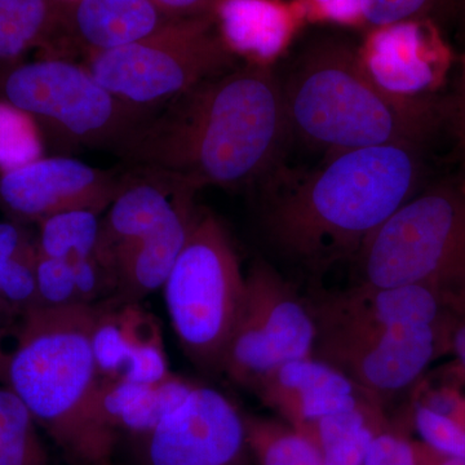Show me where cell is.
<instances>
[{
  "mask_svg": "<svg viewBox=\"0 0 465 465\" xmlns=\"http://www.w3.org/2000/svg\"><path fill=\"white\" fill-rule=\"evenodd\" d=\"M197 382L171 374L157 384L118 379L103 381L97 390L96 410L103 424L118 436H142L154 430L177 409Z\"/></svg>",
  "mask_w": 465,
  "mask_h": 465,
  "instance_id": "ffe728a7",
  "label": "cell"
},
{
  "mask_svg": "<svg viewBox=\"0 0 465 465\" xmlns=\"http://www.w3.org/2000/svg\"><path fill=\"white\" fill-rule=\"evenodd\" d=\"M290 134L282 79L272 66L249 63L174 97L115 155L131 171L197 194L265 182L280 168Z\"/></svg>",
  "mask_w": 465,
  "mask_h": 465,
  "instance_id": "6da1fadb",
  "label": "cell"
},
{
  "mask_svg": "<svg viewBox=\"0 0 465 465\" xmlns=\"http://www.w3.org/2000/svg\"><path fill=\"white\" fill-rule=\"evenodd\" d=\"M38 246L33 244L25 232L11 223H0V260H18L35 264Z\"/></svg>",
  "mask_w": 465,
  "mask_h": 465,
  "instance_id": "836d02e7",
  "label": "cell"
},
{
  "mask_svg": "<svg viewBox=\"0 0 465 465\" xmlns=\"http://www.w3.org/2000/svg\"><path fill=\"white\" fill-rule=\"evenodd\" d=\"M92 465H113V461H112V459H109V460L100 461V463L92 464Z\"/></svg>",
  "mask_w": 465,
  "mask_h": 465,
  "instance_id": "ab89813d",
  "label": "cell"
},
{
  "mask_svg": "<svg viewBox=\"0 0 465 465\" xmlns=\"http://www.w3.org/2000/svg\"><path fill=\"white\" fill-rule=\"evenodd\" d=\"M38 427L25 403L0 387V465H56Z\"/></svg>",
  "mask_w": 465,
  "mask_h": 465,
  "instance_id": "d4e9b609",
  "label": "cell"
},
{
  "mask_svg": "<svg viewBox=\"0 0 465 465\" xmlns=\"http://www.w3.org/2000/svg\"><path fill=\"white\" fill-rule=\"evenodd\" d=\"M58 25L85 56L148 38L179 20L153 0H57Z\"/></svg>",
  "mask_w": 465,
  "mask_h": 465,
  "instance_id": "2e32d148",
  "label": "cell"
},
{
  "mask_svg": "<svg viewBox=\"0 0 465 465\" xmlns=\"http://www.w3.org/2000/svg\"><path fill=\"white\" fill-rule=\"evenodd\" d=\"M363 465H419L415 442L391 425L376 434Z\"/></svg>",
  "mask_w": 465,
  "mask_h": 465,
  "instance_id": "1f68e13d",
  "label": "cell"
},
{
  "mask_svg": "<svg viewBox=\"0 0 465 465\" xmlns=\"http://www.w3.org/2000/svg\"><path fill=\"white\" fill-rule=\"evenodd\" d=\"M460 458H464V459H465V440H464L463 454H461V457H460Z\"/></svg>",
  "mask_w": 465,
  "mask_h": 465,
  "instance_id": "60d3db41",
  "label": "cell"
},
{
  "mask_svg": "<svg viewBox=\"0 0 465 465\" xmlns=\"http://www.w3.org/2000/svg\"><path fill=\"white\" fill-rule=\"evenodd\" d=\"M215 15L179 18L133 45L100 52L84 65L118 99L159 110L208 78L237 66Z\"/></svg>",
  "mask_w": 465,
  "mask_h": 465,
  "instance_id": "52a82bcc",
  "label": "cell"
},
{
  "mask_svg": "<svg viewBox=\"0 0 465 465\" xmlns=\"http://www.w3.org/2000/svg\"><path fill=\"white\" fill-rule=\"evenodd\" d=\"M308 298L317 326L314 357L400 327L450 317L449 296L418 284L378 289L354 283L338 292L317 290Z\"/></svg>",
  "mask_w": 465,
  "mask_h": 465,
  "instance_id": "8fae6325",
  "label": "cell"
},
{
  "mask_svg": "<svg viewBox=\"0 0 465 465\" xmlns=\"http://www.w3.org/2000/svg\"><path fill=\"white\" fill-rule=\"evenodd\" d=\"M130 440L137 465H255L243 411L207 385L195 384L154 430Z\"/></svg>",
  "mask_w": 465,
  "mask_h": 465,
  "instance_id": "30bf717a",
  "label": "cell"
},
{
  "mask_svg": "<svg viewBox=\"0 0 465 465\" xmlns=\"http://www.w3.org/2000/svg\"><path fill=\"white\" fill-rule=\"evenodd\" d=\"M243 415L255 465H323L317 446L281 419Z\"/></svg>",
  "mask_w": 465,
  "mask_h": 465,
  "instance_id": "7402d4cb",
  "label": "cell"
},
{
  "mask_svg": "<svg viewBox=\"0 0 465 465\" xmlns=\"http://www.w3.org/2000/svg\"><path fill=\"white\" fill-rule=\"evenodd\" d=\"M391 425L382 407L367 405L324 416L302 434L320 450L323 465H363L376 434Z\"/></svg>",
  "mask_w": 465,
  "mask_h": 465,
  "instance_id": "44dd1931",
  "label": "cell"
},
{
  "mask_svg": "<svg viewBox=\"0 0 465 465\" xmlns=\"http://www.w3.org/2000/svg\"><path fill=\"white\" fill-rule=\"evenodd\" d=\"M3 92L11 105L51 131L67 148L106 149L115 153L157 110L118 99L87 67L47 58L8 73Z\"/></svg>",
  "mask_w": 465,
  "mask_h": 465,
  "instance_id": "ba28073f",
  "label": "cell"
},
{
  "mask_svg": "<svg viewBox=\"0 0 465 465\" xmlns=\"http://www.w3.org/2000/svg\"><path fill=\"white\" fill-rule=\"evenodd\" d=\"M443 114L457 157L459 173L465 177V50L454 88L443 97Z\"/></svg>",
  "mask_w": 465,
  "mask_h": 465,
  "instance_id": "4dcf8cb0",
  "label": "cell"
},
{
  "mask_svg": "<svg viewBox=\"0 0 465 465\" xmlns=\"http://www.w3.org/2000/svg\"><path fill=\"white\" fill-rule=\"evenodd\" d=\"M23 313L17 311L16 308L9 305L8 302H3L0 299V344L12 331H17L18 324H20ZM5 353H3L0 348V366L5 361Z\"/></svg>",
  "mask_w": 465,
  "mask_h": 465,
  "instance_id": "8d00e7d4",
  "label": "cell"
},
{
  "mask_svg": "<svg viewBox=\"0 0 465 465\" xmlns=\"http://www.w3.org/2000/svg\"><path fill=\"white\" fill-rule=\"evenodd\" d=\"M183 192L188 191L174 188L154 174L127 171L124 186L101 220L97 243L96 258L112 278L116 258L154 231L170 215Z\"/></svg>",
  "mask_w": 465,
  "mask_h": 465,
  "instance_id": "d6986e66",
  "label": "cell"
},
{
  "mask_svg": "<svg viewBox=\"0 0 465 465\" xmlns=\"http://www.w3.org/2000/svg\"><path fill=\"white\" fill-rule=\"evenodd\" d=\"M304 16L339 25L362 26V0H298Z\"/></svg>",
  "mask_w": 465,
  "mask_h": 465,
  "instance_id": "d6a6232c",
  "label": "cell"
},
{
  "mask_svg": "<svg viewBox=\"0 0 465 465\" xmlns=\"http://www.w3.org/2000/svg\"><path fill=\"white\" fill-rule=\"evenodd\" d=\"M451 314L440 322L400 327L317 357L344 372L381 407L411 387L450 351Z\"/></svg>",
  "mask_w": 465,
  "mask_h": 465,
  "instance_id": "7c38bea8",
  "label": "cell"
},
{
  "mask_svg": "<svg viewBox=\"0 0 465 465\" xmlns=\"http://www.w3.org/2000/svg\"><path fill=\"white\" fill-rule=\"evenodd\" d=\"M391 143L330 155L307 173L265 180L260 224L272 249L314 278L354 260L428 182V146Z\"/></svg>",
  "mask_w": 465,
  "mask_h": 465,
  "instance_id": "7a4b0ae2",
  "label": "cell"
},
{
  "mask_svg": "<svg viewBox=\"0 0 465 465\" xmlns=\"http://www.w3.org/2000/svg\"><path fill=\"white\" fill-rule=\"evenodd\" d=\"M414 425L424 445L440 454L461 457L465 440V424L432 407L419 403L414 410Z\"/></svg>",
  "mask_w": 465,
  "mask_h": 465,
  "instance_id": "f1b7e54d",
  "label": "cell"
},
{
  "mask_svg": "<svg viewBox=\"0 0 465 465\" xmlns=\"http://www.w3.org/2000/svg\"><path fill=\"white\" fill-rule=\"evenodd\" d=\"M451 326L450 351H454L465 371V292L449 299Z\"/></svg>",
  "mask_w": 465,
  "mask_h": 465,
  "instance_id": "e575fe53",
  "label": "cell"
},
{
  "mask_svg": "<svg viewBox=\"0 0 465 465\" xmlns=\"http://www.w3.org/2000/svg\"><path fill=\"white\" fill-rule=\"evenodd\" d=\"M419 465H465V459L455 455L440 454L423 442H415Z\"/></svg>",
  "mask_w": 465,
  "mask_h": 465,
  "instance_id": "74e56055",
  "label": "cell"
},
{
  "mask_svg": "<svg viewBox=\"0 0 465 465\" xmlns=\"http://www.w3.org/2000/svg\"><path fill=\"white\" fill-rule=\"evenodd\" d=\"M35 121L23 110L0 101V170L3 173L42 158Z\"/></svg>",
  "mask_w": 465,
  "mask_h": 465,
  "instance_id": "484cf974",
  "label": "cell"
},
{
  "mask_svg": "<svg viewBox=\"0 0 465 465\" xmlns=\"http://www.w3.org/2000/svg\"><path fill=\"white\" fill-rule=\"evenodd\" d=\"M34 265L18 260H0V299L23 314L39 307Z\"/></svg>",
  "mask_w": 465,
  "mask_h": 465,
  "instance_id": "f546056e",
  "label": "cell"
},
{
  "mask_svg": "<svg viewBox=\"0 0 465 465\" xmlns=\"http://www.w3.org/2000/svg\"><path fill=\"white\" fill-rule=\"evenodd\" d=\"M162 290L186 356L208 372H223L243 302L246 274L231 235L215 215L200 210Z\"/></svg>",
  "mask_w": 465,
  "mask_h": 465,
  "instance_id": "8992f818",
  "label": "cell"
},
{
  "mask_svg": "<svg viewBox=\"0 0 465 465\" xmlns=\"http://www.w3.org/2000/svg\"><path fill=\"white\" fill-rule=\"evenodd\" d=\"M159 8L174 18L213 14L220 0H153Z\"/></svg>",
  "mask_w": 465,
  "mask_h": 465,
  "instance_id": "d590c367",
  "label": "cell"
},
{
  "mask_svg": "<svg viewBox=\"0 0 465 465\" xmlns=\"http://www.w3.org/2000/svg\"><path fill=\"white\" fill-rule=\"evenodd\" d=\"M282 84L291 134L329 157L370 146L433 143L448 131L442 99L391 96L367 74L358 47L335 36L312 42Z\"/></svg>",
  "mask_w": 465,
  "mask_h": 465,
  "instance_id": "277c9868",
  "label": "cell"
},
{
  "mask_svg": "<svg viewBox=\"0 0 465 465\" xmlns=\"http://www.w3.org/2000/svg\"><path fill=\"white\" fill-rule=\"evenodd\" d=\"M460 20L465 35V0H450V12Z\"/></svg>",
  "mask_w": 465,
  "mask_h": 465,
  "instance_id": "f35d334b",
  "label": "cell"
},
{
  "mask_svg": "<svg viewBox=\"0 0 465 465\" xmlns=\"http://www.w3.org/2000/svg\"><path fill=\"white\" fill-rule=\"evenodd\" d=\"M100 226V213L90 210L65 211L47 217L41 222L38 253L72 265L94 258Z\"/></svg>",
  "mask_w": 465,
  "mask_h": 465,
  "instance_id": "603a6c76",
  "label": "cell"
},
{
  "mask_svg": "<svg viewBox=\"0 0 465 465\" xmlns=\"http://www.w3.org/2000/svg\"><path fill=\"white\" fill-rule=\"evenodd\" d=\"M317 326L308 296L268 262L246 273V291L223 372L253 390L269 372L290 361L313 356Z\"/></svg>",
  "mask_w": 465,
  "mask_h": 465,
  "instance_id": "9c48e42d",
  "label": "cell"
},
{
  "mask_svg": "<svg viewBox=\"0 0 465 465\" xmlns=\"http://www.w3.org/2000/svg\"><path fill=\"white\" fill-rule=\"evenodd\" d=\"M445 12H450V0H362V26L370 30L405 21H434Z\"/></svg>",
  "mask_w": 465,
  "mask_h": 465,
  "instance_id": "4316f807",
  "label": "cell"
},
{
  "mask_svg": "<svg viewBox=\"0 0 465 465\" xmlns=\"http://www.w3.org/2000/svg\"><path fill=\"white\" fill-rule=\"evenodd\" d=\"M252 391L278 419L300 433L324 416L367 405L381 406L344 372L314 356L278 366Z\"/></svg>",
  "mask_w": 465,
  "mask_h": 465,
  "instance_id": "9a60e30c",
  "label": "cell"
},
{
  "mask_svg": "<svg viewBox=\"0 0 465 465\" xmlns=\"http://www.w3.org/2000/svg\"><path fill=\"white\" fill-rule=\"evenodd\" d=\"M100 304L29 309L0 366V381L74 465L109 460L116 440L96 410L101 379L92 335Z\"/></svg>",
  "mask_w": 465,
  "mask_h": 465,
  "instance_id": "3957f363",
  "label": "cell"
},
{
  "mask_svg": "<svg viewBox=\"0 0 465 465\" xmlns=\"http://www.w3.org/2000/svg\"><path fill=\"white\" fill-rule=\"evenodd\" d=\"M356 284L465 292V177L434 180L402 204L353 260Z\"/></svg>",
  "mask_w": 465,
  "mask_h": 465,
  "instance_id": "5b68a950",
  "label": "cell"
},
{
  "mask_svg": "<svg viewBox=\"0 0 465 465\" xmlns=\"http://www.w3.org/2000/svg\"><path fill=\"white\" fill-rule=\"evenodd\" d=\"M213 15L229 50L264 66L282 56L305 18L298 2L283 0H220Z\"/></svg>",
  "mask_w": 465,
  "mask_h": 465,
  "instance_id": "ac0fdd59",
  "label": "cell"
},
{
  "mask_svg": "<svg viewBox=\"0 0 465 465\" xmlns=\"http://www.w3.org/2000/svg\"><path fill=\"white\" fill-rule=\"evenodd\" d=\"M434 27V21H405L370 29L358 56L372 82L399 99L436 96L448 51Z\"/></svg>",
  "mask_w": 465,
  "mask_h": 465,
  "instance_id": "5bb4252c",
  "label": "cell"
},
{
  "mask_svg": "<svg viewBox=\"0 0 465 465\" xmlns=\"http://www.w3.org/2000/svg\"><path fill=\"white\" fill-rule=\"evenodd\" d=\"M57 25V0H0V58L51 38Z\"/></svg>",
  "mask_w": 465,
  "mask_h": 465,
  "instance_id": "cb8c5ba5",
  "label": "cell"
},
{
  "mask_svg": "<svg viewBox=\"0 0 465 465\" xmlns=\"http://www.w3.org/2000/svg\"><path fill=\"white\" fill-rule=\"evenodd\" d=\"M34 273L41 307L58 308L81 304L75 286L74 268L69 262L38 253Z\"/></svg>",
  "mask_w": 465,
  "mask_h": 465,
  "instance_id": "83f0119b",
  "label": "cell"
},
{
  "mask_svg": "<svg viewBox=\"0 0 465 465\" xmlns=\"http://www.w3.org/2000/svg\"><path fill=\"white\" fill-rule=\"evenodd\" d=\"M127 171L100 170L70 157L39 158L0 176V201L15 215L47 219L73 210H108Z\"/></svg>",
  "mask_w": 465,
  "mask_h": 465,
  "instance_id": "4fadbf2b",
  "label": "cell"
},
{
  "mask_svg": "<svg viewBox=\"0 0 465 465\" xmlns=\"http://www.w3.org/2000/svg\"><path fill=\"white\" fill-rule=\"evenodd\" d=\"M194 197L195 193H180L170 215L116 258L112 269L113 299L130 304L163 289L200 213Z\"/></svg>",
  "mask_w": 465,
  "mask_h": 465,
  "instance_id": "e0dca14e",
  "label": "cell"
}]
</instances>
